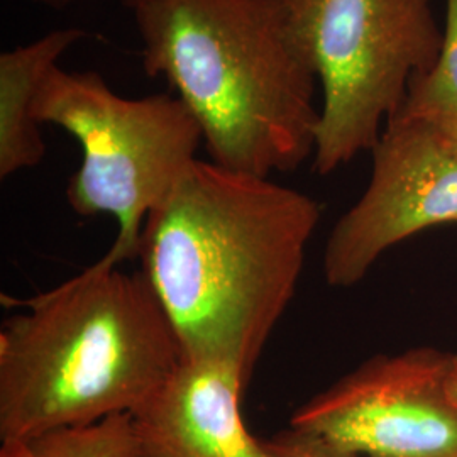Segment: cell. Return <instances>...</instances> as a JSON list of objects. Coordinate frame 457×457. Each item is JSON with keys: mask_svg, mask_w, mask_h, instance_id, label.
<instances>
[{"mask_svg": "<svg viewBox=\"0 0 457 457\" xmlns=\"http://www.w3.org/2000/svg\"><path fill=\"white\" fill-rule=\"evenodd\" d=\"M320 219L322 205L300 190L190 164L147 215L137 256L183 360L228 366L249 385Z\"/></svg>", "mask_w": 457, "mask_h": 457, "instance_id": "1", "label": "cell"}, {"mask_svg": "<svg viewBox=\"0 0 457 457\" xmlns=\"http://www.w3.org/2000/svg\"><path fill=\"white\" fill-rule=\"evenodd\" d=\"M0 327V439L132 413L177 371L180 344L143 271L105 253Z\"/></svg>", "mask_w": 457, "mask_h": 457, "instance_id": "2", "label": "cell"}, {"mask_svg": "<svg viewBox=\"0 0 457 457\" xmlns=\"http://www.w3.org/2000/svg\"><path fill=\"white\" fill-rule=\"evenodd\" d=\"M131 11L145 71L177 92L211 162L270 179L313 156L319 82L278 0H141Z\"/></svg>", "mask_w": 457, "mask_h": 457, "instance_id": "3", "label": "cell"}, {"mask_svg": "<svg viewBox=\"0 0 457 457\" xmlns=\"http://www.w3.org/2000/svg\"><path fill=\"white\" fill-rule=\"evenodd\" d=\"M33 114L82 147L66 190L71 211L114 217L117 236L107 253L120 264L137 260L147 215L198 160L204 136L194 115L177 96L122 97L96 71L62 66L43 83Z\"/></svg>", "mask_w": 457, "mask_h": 457, "instance_id": "4", "label": "cell"}, {"mask_svg": "<svg viewBox=\"0 0 457 457\" xmlns=\"http://www.w3.org/2000/svg\"><path fill=\"white\" fill-rule=\"evenodd\" d=\"M322 92L313 170L328 175L375 147L409 92L436 63L434 0H278Z\"/></svg>", "mask_w": 457, "mask_h": 457, "instance_id": "5", "label": "cell"}, {"mask_svg": "<svg viewBox=\"0 0 457 457\" xmlns=\"http://www.w3.org/2000/svg\"><path fill=\"white\" fill-rule=\"evenodd\" d=\"M453 353L413 347L364 361L295 410L290 427L362 457H457Z\"/></svg>", "mask_w": 457, "mask_h": 457, "instance_id": "6", "label": "cell"}, {"mask_svg": "<svg viewBox=\"0 0 457 457\" xmlns=\"http://www.w3.org/2000/svg\"><path fill=\"white\" fill-rule=\"evenodd\" d=\"M360 200L332 228L326 281L351 288L393 245L425 228L457 224V153L424 124L388 119Z\"/></svg>", "mask_w": 457, "mask_h": 457, "instance_id": "7", "label": "cell"}, {"mask_svg": "<svg viewBox=\"0 0 457 457\" xmlns=\"http://www.w3.org/2000/svg\"><path fill=\"white\" fill-rule=\"evenodd\" d=\"M245 381L228 366L183 360L131 415V457H270L245 427Z\"/></svg>", "mask_w": 457, "mask_h": 457, "instance_id": "8", "label": "cell"}, {"mask_svg": "<svg viewBox=\"0 0 457 457\" xmlns=\"http://www.w3.org/2000/svg\"><path fill=\"white\" fill-rule=\"evenodd\" d=\"M87 37L80 28H63L0 54V179L43 162L46 145L34 119L36 97L68 49Z\"/></svg>", "mask_w": 457, "mask_h": 457, "instance_id": "9", "label": "cell"}, {"mask_svg": "<svg viewBox=\"0 0 457 457\" xmlns=\"http://www.w3.org/2000/svg\"><path fill=\"white\" fill-rule=\"evenodd\" d=\"M392 117L424 124L457 153V0H445L436 63L411 80L403 104Z\"/></svg>", "mask_w": 457, "mask_h": 457, "instance_id": "10", "label": "cell"}, {"mask_svg": "<svg viewBox=\"0 0 457 457\" xmlns=\"http://www.w3.org/2000/svg\"><path fill=\"white\" fill-rule=\"evenodd\" d=\"M28 444L33 457H131V415L54 430Z\"/></svg>", "mask_w": 457, "mask_h": 457, "instance_id": "11", "label": "cell"}, {"mask_svg": "<svg viewBox=\"0 0 457 457\" xmlns=\"http://www.w3.org/2000/svg\"><path fill=\"white\" fill-rule=\"evenodd\" d=\"M264 444L270 457H362L294 427L279 430Z\"/></svg>", "mask_w": 457, "mask_h": 457, "instance_id": "12", "label": "cell"}, {"mask_svg": "<svg viewBox=\"0 0 457 457\" xmlns=\"http://www.w3.org/2000/svg\"><path fill=\"white\" fill-rule=\"evenodd\" d=\"M33 2H37V4H43V5H48V7H54V9H63V7H68V5H71V4H75V2H82V0H33ZM128 7H134V5H137L141 0H122Z\"/></svg>", "mask_w": 457, "mask_h": 457, "instance_id": "13", "label": "cell"}, {"mask_svg": "<svg viewBox=\"0 0 457 457\" xmlns=\"http://www.w3.org/2000/svg\"><path fill=\"white\" fill-rule=\"evenodd\" d=\"M449 392L451 396L454 398L457 403V351L453 353V370H451V376H449Z\"/></svg>", "mask_w": 457, "mask_h": 457, "instance_id": "14", "label": "cell"}]
</instances>
